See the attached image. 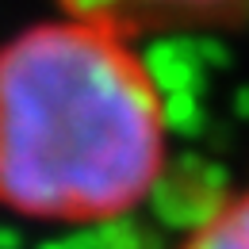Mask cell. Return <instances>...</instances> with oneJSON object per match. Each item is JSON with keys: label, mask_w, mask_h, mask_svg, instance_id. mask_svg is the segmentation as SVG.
I'll return each instance as SVG.
<instances>
[{"label": "cell", "mask_w": 249, "mask_h": 249, "mask_svg": "<svg viewBox=\"0 0 249 249\" xmlns=\"http://www.w3.org/2000/svg\"><path fill=\"white\" fill-rule=\"evenodd\" d=\"M173 154L142 42L54 12L0 42V211L85 230L130 218Z\"/></svg>", "instance_id": "6da1fadb"}, {"label": "cell", "mask_w": 249, "mask_h": 249, "mask_svg": "<svg viewBox=\"0 0 249 249\" xmlns=\"http://www.w3.org/2000/svg\"><path fill=\"white\" fill-rule=\"evenodd\" d=\"M54 12L104 23L134 42L211 35L249 23V0H54Z\"/></svg>", "instance_id": "7a4b0ae2"}, {"label": "cell", "mask_w": 249, "mask_h": 249, "mask_svg": "<svg viewBox=\"0 0 249 249\" xmlns=\"http://www.w3.org/2000/svg\"><path fill=\"white\" fill-rule=\"evenodd\" d=\"M177 249H249V180L218 196L184 230Z\"/></svg>", "instance_id": "3957f363"}]
</instances>
